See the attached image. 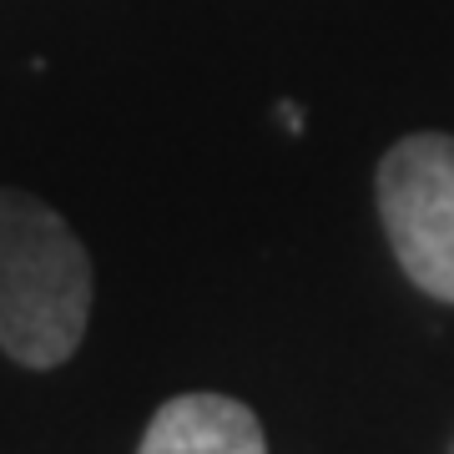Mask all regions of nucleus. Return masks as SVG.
Segmentation results:
<instances>
[{
    "label": "nucleus",
    "mask_w": 454,
    "mask_h": 454,
    "mask_svg": "<svg viewBox=\"0 0 454 454\" xmlns=\"http://www.w3.org/2000/svg\"><path fill=\"white\" fill-rule=\"evenodd\" d=\"M91 318V258L35 192L0 187V348L26 369H56Z\"/></svg>",
    "instance_id": "obj_1"
},
{
    "label": "nucleus",
    "mask_w": 454,
    "mask_h": 454,
    "mask_svg": "<svg viewBox=\"0 0 454 454\" xmlns=\"http://www.w3.org/2000/svg\"><path fill=\"white\" fill-rule=\"evenodd\" d=\"M379 223L409 283L454 303V137L414 131L384 152Z\"/></svg>",
    "instance_id": "obj_2"
},
{
    "label": "nucleus",
    "mask_w": 454,
    "mask_h": 454,
    "mask_svg": "<svg viewBox=\"0 0 454 454\" xmlns=\"http://www.w3.org/2000/svg\"><path fill=\"white\" fill-rule=\"evenodd\" d=\"M137 454H268L258 414L227 394H177L146 424Z\"/></svg>",
    "instance_id": "obj_3"
}]
</instances>
